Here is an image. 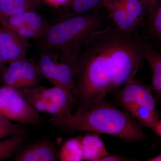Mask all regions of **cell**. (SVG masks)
Masks as SVG:
<instances>
[{
    "mask_svg": "<svg viewBox=\"0 0 161 161\" xmlns=\"http://www.w3.org/2000/svg\"><path fill=\"white\" fill-rule=\"evenodd\" d=\"M76 64V52L70 49L41 50L37 64L42 77L63 89L74 105L78 103L75 81Z\"/></svg>",
    "mask_w": 161,
    "mask_h": 161,
    "instance_id": "obj_4",
    "label": "cell"
},
{
    "mask_svg": "<svg viewBox=\"0 0 161 161\" xmlns=\"http://www.w3.org/2000/svg\"><path fill=\"white\" fill-rule=\"evenodd\" d=\"M149 161H161V153L154 157L149 159Z\"/></svg>",
    "mask_w": 161,
    "mask_h": 161,
    "instance_id": "obj_28",
    "label": "cell"
},
{
    "mask_svg": "<svg viewBox=\"0 0 161 161\" xmlns=\"http://www.w3.org/2000/svg\"><path fill=\"white\" fill-rule=\"evenodd\" d=\"M6 64L3 60L2 46H1V42H0V75L3 70L6 67Z\"/></svg>",
    "mask_w": 161,
    "mask_h": 161,
    "instance_id": "obj_25",
    "label": "cell"
},
{
    "mask_svg": "<svg viewBox=\"0 0 161 161\" xmlns=\"http://www.w3.org/2000/svg\"><path fill=\"white\" fill-rule=\"evenodd\" d=\"M109 22L106 13L104 14L97 9L66 16L49 25L38 43L41 50H76L85 40L108 25Z\"/></svg>",
    "mask_w": 161,
    "mask_h": 161,
    "instance_id": "obj_3",
    "label": "cell"
},
{
    "mask_svg": "<svg viewBox=\"0 0 161 161\" xmlns=\"http://www.w3.org/2000/svg\"><path fill=\"white\" fill-rule=\"evenodd\" d=\"M148 44L137 32L121 31L111 23L85 40L76 53L80 105L104 99L136 75Z\"/></svg>",
    "mask_w": 161,
    "mask_h": 161,
    "instance_id": "obj_1",
    "label": "cell"
},
{
    "mask_svg": "<svg viewBox=\"0 0 161 161\" xmlns=\"http://www.w3.org/2000/svg\"><path fill=\"white\" fill-rule=\"evenodd\" d=\"M28 40L11 30L0 26V42L4 62L9 64L26 59Z\"/></svg>",
    "mask_w": 161,
    "mask_h": 161,
    "instance_id": "obj_12",
    "label": "cell"
},
{
    "mask_svg": "<svg viewBox=\"0 0 161 161\" xmlns=\"http://www.w3.org/2000/svg\"><path fill=\"white\" fill-rule=\"evenodd\" d=\"M155 133L161 137V119L159 120L158 123L157 125Z\"/></svg>",
    "mask_w": 161,
    "mask_h": 161,
    "instance_id": "obj_27",
    "label": "cell"
},
{
    "mask_svg": "<svg viewBox=\"0 0 161 161\" xmlns=\"http://www.w3.org/2000/svg\"><path fill=\"white\" fill-rule=\"evenodd\" d=\"M1 26L13 31L24 38L39 40L49 24L36 11H30L0 17Z\"/></svg>",
    "mask_w": 161,
    "mask_h": 161,
    "instance_id": "obj_9",
    "label": "cell"
},
{
    "mask_svg": "<svg viewBox=\"0 0 161 161\" xmlns=\"http://www.w3.org/2000/svg\"><path fill=\"white\" fill-rule=\"evenodd\" d=\"M24 132L25 130L19 125H9L0 123V140Z\"/></svg>",
    "mask_w": 161,
    "mask_h": 161,
    "instance_id": "obj_21",
    "label": "cell"
},
{
    "mask_svg": "<svg viewBox=\"0 0 161 161\" xmlns=\"http://www.w3.org/2000/svg\"><path fill=\"white\" fill-rule=\"evenodd\" d=\"M102 5L110 23L121 31L137 32L145 23L147 12L142 0H103Z\"/></svg>",
    "mask_w": 161,
    "mask_h": 161,
    "instance_id": "obj_5",
    "label": "cell"
},
{
    "mask_svg": "<svg viewBox=\"0 0 161 161\" xmlns=\"http://www.w3.org/2000/svg\"><path fill=\"white\" fill-rule=\"evenodd\" d=\"M81 139L83 161H100L109 153L98 133L90 132L81 136Z\"/></svg>",
    "mask_w": 161,
    "mask_h": 161,
    "instance_id": "obj_14",
    "label": "cell"
},
{
    "mask_svg": "<svg viewBox=\"0 0 161 161\" xmlns=\"http://www.w3.org/2000/svg\"><path fill=\"white\" fill-rule=\"evenodd\" d=\"M161 0H142L147 8V14Z\"/></svg>",
    "mask_w": 161,
    "mask_h": 161,
    "instance_id": "obj_24",
    "label": "cell"
},
{
    "mask_svg": "<svg viewBox=\"0 0 161 161\" xmlns=\"http://www.w3.org/2000/svg\"><path fill=\"white\" fill-rule=\"evenodd\" d=\"M160 48H161V47H160Z\"/></svg>",
    "mask_w": 161,
    "mask_h": 161,
    "instance_id": "obj_29",
    "label": "cell"
},
{
    "mask_svg": "<svg viewBox=\"0 0 161 161\" xmlns=\"http://www.w3.org/2000/svg\"><path fill=\"white\" fill-rule=\"evenodd\" d=\"M43 2L54 7H58L67 5L70 0H42Z\"/></svg>",
    "mask_w": 161,
    "mask_h": 161,
    "instance_id": "obj_23",
    "label": "cell"
},
{
    "mask_svg": "<svg viewBox=\"0 0 161 161\" xmlns=\"http://www.w3.org/2000/svg\"><path fill=\"white\" fill-rule=\"evenodd\" d=\"M39 7L38 0H0V17L36 11Z\"/></svg>",
    "mask_w": 161,
    "mask_h": 161,
    "instance_id": "obj_16",
    "label": "cell"
},
{
    "mask_svg": "<svg viewBox=\"0 0 161 161\" xmlns=\"http://www.w3.org/2000/svg\"><path fill=\"white\" fill-rule=\"evenodd\" d=\"M145 23V37L150 44L161 47V1L147 14Z\"/></svg>",
    "mask_w": 161,
    "mask_h": 161,
    "instance_id": "obj_15",
    "label": "cell"
},
{
    "mask_svg": "<svg viewBox=\"0 0 161 161\" xmlns=\"http://www.w3.org/2000/svg\"><path fill=\"white\" fill-rule=\"evenodd\" d=\"M130 160L121 156L115 155L109 153L101 158L100 161H129Z\"/></svg>",
    "mask_w": 161,
    "mask_h": 161,
    "instance_id": "obj_22",
    "label": "cell"
},
{
    "mask_svg": "<svg viewBox=\"0 0 161 161\" xmlns=\"http://www.w3.org/2000/svg\"><path fill=\"white\" fill-rule=\"evenodd\" d=\"M136 75H132L123 86L118 95V100L124 109L132 104L147 107L154 112L156 101L149 88L136 79Z\"/></svg>",
    "mask_w": 161,
    "mask_h": 161,
    "instance_id": "obj_10",
    "label": "cell"
},
{
    "mask_svg": "<svg viewBox=\"0 0 161 161\" xmlns=\"http://www.w3.org/2000/svg\"><path fill=\"white\" fill-rule=\"evenodd\" d=\"M60 161H83L81 136L69 139L64 142L59 151Z\"/></svg>",
    "mask_w": 161,
    "mask_h": 161,
    "instance_id": "obj_18",
    "label": "cell"
},
{
    "mask_svg": "<svg viewBox=\"0 0 161 161\" xmlns=\"http://www.w3.org/2000/svg\"><path fill=\"white\" fill-rule=\"evenodd\" d=\"M24 132L0 140V161L11 158L26 142Z\"/></svg>",
    "mask_w": 161,
    "mask_h": 161,
    "instance_id": "obj_19",
    "label": "cell"
},
{
    "mask_svg": "<svg viewBox=\"0 0 161 161\" xmlns=\"http://www.w3.org/2000/svg\"><path fill=\"white\" fill-rule=\"evenodd\" d=\"M42 77L37 65L27 59L9 64L0 75L4 86L16 90L39 86Z\"/></svg>",
    "mask_w": 161,
    "mask_h": 161,
    "instance_id": "obj_8",
    "label": "cell"
},
{
    "mask_svg": "<svg viewBox=\"0 0 161 161\" xmlns=\"http://www.w3.org/2000/svg\"><path fill=\"white\" fill-rule=\"evenodd\" d=\"M0 123L5 124L6 125H13L14 124L12 123L11 121L6 118L5 116H4L1 113H0Z\"/></svg>",
    "mask_w": 161,
    "mask_h": 161,
    "instance_id": "obj_26",
    "label": "cell"
},
{
    "mask_svg": "<svg viewBox=\"0 0 161 161\" xmlns=\"http://www.w3.org/2000/svg\"><path fill=\"white\" fill-rule=\"evenodd\" d=\"M18 90L38 112L52 115L72 112L74 104L65 91L59 87L38 86Z\"/></svg>",
    "mask_w": 161,
    "mask_h": 161,
    "instance_id": "obj_6",
    "label": "cell"
},
{
    "mask_svg": "<svg viewBox=\"0 0 161 161\" xmlns=\"http://www.w3.org/2000/svg\"><path fill=\"white\" fill-rule=\"evenodd\" d=\"M145 59L152 70V87L156 102H161V48L149 42L145 52Z\"/></svg>",
    "mask_w": 161,
    "mask_h": 161,
    "instance_id": "obj_13",
    "label": "cell"
},
{
    "mask_svg": "<svg viewBox=\"0 0 161 161\" xmlns=\"http://www.w3.org/2000/svg\"><path fill=\"white\" fill-rule=\"evenodd\" d=\"M25 143L12 158V160L60 161L59 150L56 144L51 140L43 139L26 145Z\"/></svg>",
    "mask_w": 161,
    "mask_h": 161,
    "instance_id": "obj_11",
    "label": "cell"
},
{
    "mask_svg": "<svg viewBox=\"0 0 161 161\" xmlns=\"http://www.w3.org/2000/svg\"><path fill=\"white\" fill-rule=\"evenodd\" d=\"M125 109L133 118L138 120L143 125L155 132L156 128L159 121L157 112L137 104H132Z\"/></svg>",
    "mask_w": 161,
    "mask_h": 161,
    "instance_id": "obj_17",
    "label": "cell"
},
{
    "mask_svg": "<svg viewBox=\"0 0 161 161\" xmlns=\"http://www.w3.org/2000/svg\"><path fill=\"white\" fill-rule=\"evenodd\" d=\"M103 0H70L69 5L72 12L68 15L81 14L97 9Z\"/></svg>",
    "mask_w": 161,
    "mask_h": 161,
    "instance_id": "obj_20",
    "label": "cell"
},
{
    "mask_svg": "<svg viewBox=\"0 0 161 161\" xmlns=\"http://www.w3.org/2000/svg\"><path fill=\"white\" fill-rule=\"evenodd\" d=\"M132 118L103 99L80 105L74 113L53 115L48 122L65 134L88 132L113 136L129 142L147 140L142 125Z\"/></svg>",
    "mask_w": 161,
    "mask_h": 161,
    "instance_id": "obj_2",
    "label": "cell"
},
{
    "mask_svg": "<svg viewBox=\"0 0 161 161\" xmlns=\"http://www.w3.org/2000/svg\"><path fill=\"white\" fill-rule=\"evenodd\" d=\"M0 113L10 121L20 124L40 126L43 119L19 90L0 87Z\"/></svg>",
    "mask_w": 161,
    "mask_h": 161,
    "instance_id": "obj_7",
    "label": "cell"
}]
</instances>
